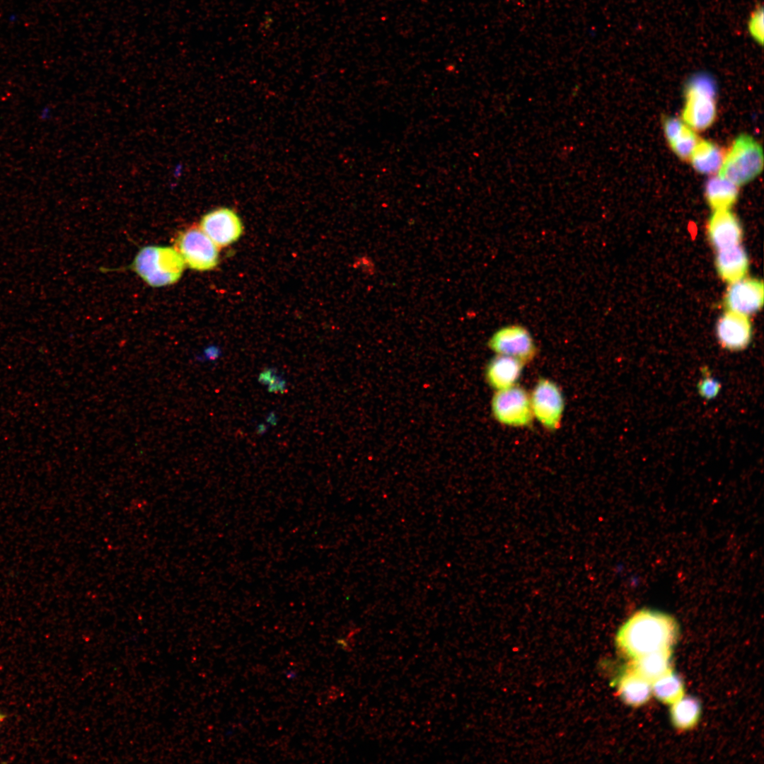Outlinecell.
<instances>
[{
	"mask_svg": "<svg viewBox=\"0 0 764 764\" xmlns=\"http://www.w3.org/2000/svg\"><path fill=\"white\" fill-rule=\"evenodd\" d=\"M705 194L714 211L729 209L737 199L738 186L719 176L712 177L706 183Z\"/></svg>",
	"mask_w": 764,
	"mask_h": 764,
	"instance_id": "e0dca14e",
	"label": "cell"
},
{
	"mask_svg": "<svg viewBox=\"0 0 764 764\" xmlns=\"http://www.w3.org/2000/svg\"><path fill=\"white\" fill-rule=\"evenodd\" d=\"M763 167V154L760 145L752 137L741 134L724 155L719 176L737 186L742 185L758 176Z\"/></svg>",
	"mask_w": 764,
	"mask_h": 764,
	"instance_id": "277c9868",
	"label": "cell"
},
{
	"mask_svg": "<svg viewBox=\"0 0 764 764\" xmlns=\"http://www.w3.org/2000/svg\"><path fill=\"white\" fill-rule=\"evenodd\" d=\"M748 30L754 40L762 45L763 40V11L762 7L754 10L748 21Z\"/></svg>",
	"mask_w": 764,
	"mask_h": 764,
	"instance_id": "603a6c76",
	"label": "cell"
},
{
	"mask_svg": "<svg viewBox=\"0 0 764 764\" xmlns=\"http://www.w3.org/2000/svg\"><path fill=\"white\" fill-rule=\"evenodd\" d=\"M724 155L722 149L716 144L701 140L698 141L693 149L689 159L698 172L702 174H713L719 170Z\"/></svg>",
	"mask_w": 764,
	"mask_h": 764,
	"instance_id": "ac0fdd59",
	"label": "cell"
},
{
	"mask_svg": "<svg viewBox=\"0 0 764 764\" xmlns=\"http://www.w3.org/2000/svg\"><path fill=\"white\" fill-rule=\"evenodd\" d=\"M3 719H4V715L0 714V722H1L3 720Z\"/></svg>",
	"mask_w": 764,
	"mask_h": 764,
	"instance_id": "f1b7e54d",
	"label": "cell"
},
{
	"mask_svg": "<svg viewBox=\"0 0 764 764\" xmlns=\"http://www.w3.org/2000/svg\"><path fill=\"white\" fill-rule=\"evenodd\" d=\"M707 236L713 247L719 250L739 245L742 228L729 209L714 211L707 223Z\"/></svg>",
	"mask_w": 764,
	"mask_h": 764,
	"instance_id": "7c38bea8",
	"label": "cell"
},
{
	"mask_svg": "<svg viewBox=\"0 0 764 764\" xmlns=\"http://www.w3.org/2000/svg\"><path fill=\"white\" fill-rule=\"evenodd\" d=\"M175 249L185 264L197 271H208L219 262V248L199 228L192 226L178 235Z\"/></svg>",
	"mask_w": 764,
	"mask_h": 764,
	"instance_id": "5b68a950",
	"label": "cell"
},
{
	"mask_svg": "<svg viewBox=\"0 0 764 764\" xmlns=\"http://www.w3.org/2000/svg\"><path fill=\"white\" fill-rule=\"evenodd\" d=\"M717 84L707 73L693 75L685 86L682 118L691 129L704 130L713 123L716 110Z\"/></svg>",
	"mask_w": 764,
	"mask_h": 764,
	"instance_id": "3957f363",
	"label": "cell"
},
{
	"mask_svg": "<svg viewBox=\"0 0 764 764\" xmlns=\"http://www.w3.org/2000/svg\"><path fill=\"white\" fill-rule=\"evenodd\" d=\"M219 357V351L215 347L206 349L202 356L197 357L199 361H215Z\"/></svg>",
	"mask_w": 764,
	"mask_h": 764,
	"instance_id": "484cf974",
	"label": "cell"
},
{
	"mask_svg": "<svg viewBox=\"0 0 764 764\" xmlns=\"http://www.w3.org/2000/svg\"><path fill=\"white\" fill-rule=\"evenodd\" d=\"M698 141L693 129L684 123L678 134L668 144L680 158L687 160Z\"/></svg>",
	"mask_w": 764,
	"mask_h": 764,
	"instance_id": "44dd1931",
	"label": "cell"
},
{
	"mask_svg": "<svg viewBox=\"0 0 764 764\" xmlns=\"http://www.w3.org/2000/svg\"><path fill=\"white\" fill-rule=\"evenodd\" d=\"M533 417L547 429H557L561 423L565 402L558 386L552 381L540 378L530 396Z\"/></svg>",
	"mask_w": 764,
	"mask_h": 764,
	"instance_id": "52a82bcc",
	"label": "cell"
},
{
	"mask_svg": "<svg viewBox=\"0 0 764 764\" xmlns=\"http://www.w3.org/2000/svg\"><path fill=\"white\" fill-rule=\"evenodd\" d=\"M267 424H260L257 426V433L259 434H262L265 433V432L267 430Z\"/></svg>",
	"mask_w": 764,
	"mask_h": 764,
	"instance_id": "4316f807",
	"label": "cell"
},
{
	"mask_svg": "<svg viewBox=\"0 0 764 764\" xmlns=\"http://www.w3.org/2000/svg\"><path fill=\"white\" fill-rule=\"evenodd\" d=\"M185 262L175 248L146 246L137 254L133 270L149 285L161 287L176 282L185 268Z\"/></svg>",
	"mask_w": 764,
	"mask_h": 764,
	"instance_id": "7a4b0ae2",
	"label": "cell"
},
{
	"mask_svg": "<svg viewBox=\"0 0 764 764\" xmlns=\"http://www.w3.org/2000/svg\"><path fill=\"white\" fill-rule=\"evenodd\" d=\"M683 125L681 120L675 117H667L664 120L663 127L668 142L678 134Z\"/></svg>",
	"mask_w": 764,
	"mask_h": 764,
	"instance_id": "d4e9b609",
	"label": "cell"
},
{
	"mask_svg": "<svg viewBox=\"0 0 764 764\" xmlns=\"http://www.w3.org/2000/svg\"><path fill=\"white\" fill-rule=\"evenodd\" d=\"M262 384L268 385V390L272 393H283L286 388L285 381L276 374V369L270 368L262 371L259 376Z\"/></svg>",
	"mask_w": 764,
	"mask_h": 764,
	"instance_id": "cb8c5ba5",
	"label": "cell"
},
{
	"mask_svg": "<svg viewBox=\"0 0 764 764\" xmlns=\"http://www.w3.org/2000/svg\"><path fill=\"white\" fill-rule=\"evenodd\" d=\"M267 421L270 422L271 424H275L276 423L277 419H276V417H275V415H274V414L273 412L270 414V415L268 416V417L267 419Z\"/></svg>",
	"mask_w": 764,
	"mask_h": 764,
	"instance_id": "83f0119b",
	"label": "cell"
},
{
	"mask_svg": "<svg viewBox=\"0 0 764 764\" xmlns=\"http://www.w3.org/2000/svg\"><path fill=\"white\" fill-rule=\"evenodd\" d=\"M617 690L622 700L634 707L640 706L647 702L652 693V683L631 668L618 678Z\"/></svg>",
	"mask_w": 764,
	"mask_h": 764,
	"instance_id": "9a60e30c",
	"label": "cell"
},
{
	"mask_svg": "<svg viewBox=\"0 0 764 764\" xmlns=\"http://www.w3.org/2000/svg\"><path fill=\"white\" fill-rule=\"evenodd\" d=\"M199 226L219 248L233 243L243 233V224L239 216L228 207H219L207 212L202 217Z\"/></svg>",
	"mask_w": 764,
	"mask_h": 764,
	"instance_id": "9c48e42d",
	"label": "cell"
},
{
	"mask_svg": "<svg viewBox=\"0 0 764 764\" xmlns=\"http://www.w3.org/2000/svg\"><path fill=\"white\" fill-rule=\"evenodd\" d=\"M763 304V284L756 279L743 278L731 283L724 296L728 311L746 316L758 311Z\"/></svg>",
	"mask_w": 764,
	"mask_h": 764,
	"instance_id": "8fae6325",
	"label": "cell"
},
{
	"mask_svg": "<svg viewBox=\"0 0 764 764\" xmlns=\"http://www.w3.org/2000/svg\"><path fill=\"white\" fill-rule=\"evenodd\" d=\"M672 649H664L648 653L632 659L631 668L642 677L653 683L671 671Z\"/></svg>",
	"mask_w": 764,
	"mask_h": 764,
	"instance_id": "2e32d148",
	"label": "cell"
},
{
	"mask_svg": "<svg viewBox=\"0 0 764 764\" xmlns=\"http://www.w3.org/2000/svg\"><path fill=\"white\" fill-rule=\"evenodd\" d=\"M716 336L720 346L726 350L739 352L746 349L753 336L748 316L728 311L717 323Z\"/></svg>",
	"mask_w": 764,
	"mask_h": 764,
	"instance_id": "30bf717a",
	"label": "cell"
},
{
	"mask_svg": "<svg viewBox=\"0 0 764 764\" xmlns=\"http://www.w3.org/2000/svg\"><path fill=\"white\" fill-rule=\"evenodd\" d=\"M678 635V625L671 615L642 609L631 615L616 635L618 649L632 659L656 651L671 649Z\"/></svg>",
	"mask_w": 764,
	"mask_h": 764,
	"instance_id": "6da1fadb",
	"label": "cell"
},
{
	"mask_svg": "<svg viewBox=\"0 0 764 764\" xmlns=\"http://www.w3.org/2000/svg\"><path fill=\"white\" fill-rule=\"evenodd\" d=\"M700 371L702 377L697 385L698 392L704 400H712L719 395L722 385L718 380L712 377L707 366H702Z\"/></svg>",
	"mask_w": 764,
	"mask_h": 764,
	"instance_id": "7402d4cb",
	"label": "cell"
},
{
	"mask_svg": "<svg viewBox=\"0 0 764 764\" xmlns=\"http://www.w3.org/2000/svg\"><path fill=\"white\" fill-rule=\"evenodd\" d=\"M492 411L499 423L507 426L526 427L533 418L530 396L517 385L497 390L492 400Z\"/></svg>",
	"mask_w": 764,
	"mask_h": 764,
	"instance_id": "8992f818",
	"label": "cell"
},
{
	"mask_svg": "<svg viewBox=\"0 0 764 764\" xmlns=\"http://www.w3.org/2000/svg\"><path fill=\"white\" fill-rule=\"evenodd\" d=\"M652 690L658 700L669 705L684 696V683L672 671L654 681L652 683Z\"/></svg>",
	"mask_w": 764,
	"mask_h": 764,
	"instance_id": "ffe728a7",
	"label": "cell"
},
{
	"mask_svg": "<svg viewBox=\"0 0 764 764\" xmlns=\"http://www.w3.org/2000/svg\"><path fill=\"white\" fill-rule=\"evenodd\" d=\"M524 363L514 357L497 354L488 363L485 377L488 384L497 390L516 385Z\"/></svg>",
	"mask_w": 764,
	"mask_h": 764,
	"instance_id": "4fadbf2b",
	"label": "cell"
},
{
	"mask_svg": "<svg viewBox=\"0 0 764 764\" xmlns=\"http://www.w3.org/2000/svg\"><path fill=\"white\" fill-rule=\"evenodd\" d=\"M671 705V721L677 729L686 730L697 724L701 712V705L698 699L683 696Z\"/></svg>",
	"mask_w": 764,
	"mask_h": 764,
	"instance_id": "d6986e66",
	"label": "cell"
},
{
	"mask_svg": "<svg viewBox=\"0 0 764 764\" xmlns=\"http://www.w3.org/2000/svg\"><path fill=\"white\" fill-rule=\"evenodd\" d=\"M715 265L719 276L731 284L744 278L748 258L745 250L736 245L717 250Z\"/></svg>",
	"mask_w": 764,
	"mask_h": 764,
	"instance_id": "5bb4252c",
	"label": "cell"
},
{
	"mask_svg": "<svg viewBox=\"0 0 764 764\" xmlns=\"http://www.w3.org/2000/svg\"><path fill=\"white\" fill-rule=\"evenodd\" d=\"M487 345L497 354L514 357L524 364L531 361L537 354V347L530 332L519 324L499 328L491 336Z\"/></svg>",
	"mask_w": 764,
	"mask_h": 764,
	"instance_id": "ba28073f",
	"label": "cell"
}]
</instances>
